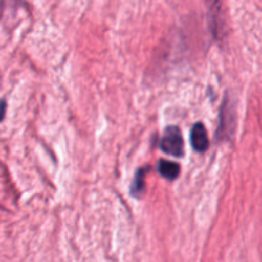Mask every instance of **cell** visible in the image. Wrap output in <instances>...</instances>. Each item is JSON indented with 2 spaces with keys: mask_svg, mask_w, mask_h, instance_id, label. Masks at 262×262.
<instances>
[{
  "mask_svg": "<svg viewBox=\"0 0 262 262\" xmlns=\"http://www.w3.org/2000/svg\"><path fill=\"white\" fill-rule=\"evenodd\" d=\"M160 147L164 152L169 154V155L177 156V158L183 156L184 143L181 129L178 127H176V125H171V127L166 128L163 138H161Z\"/></svg>",
  "mask_w": 262,
  "mask_h": 262,
  "instance_id": "6da1fadb",
  "label": "cell"
},
{
  "mask_svg": "<svg viewBox=\"0 0 262 262\" xmlns=\"http://www.w3.org/2000/svg\"><path fill=\"white\" fill-rule=\"evenodd\" d=\"M191 142L192 146L199 152H204L209 148V137H207V130L201 122L196 123L192 128L191 132Z\"/></svg>",
  "mask_w": 262,
  "mask_h": 262,
  "instance_id": "7a4b0ae2",
  "label": "cell"
},
{
  "mask_svg": "<svg viewBox=\"0 0 262 262\" xmlns=\"http://www.w3.org/2000/svg\"><path fill=\"white\" fill-rule=\"evenodd\" d=\"M159 171L164 178L173 181V179L178 178L179 173H181V166L173 161L160 160L159 161Z\"/></svg>",
  "mask_w": 262,
  "mask_h": 262,
  "instance_id": "3957f363",
  "label": "cell"
},
{
  "mask_svg": "<svg viewBox=\"0 0 262 262\" xmlns=\"http://www.w3.org/2000/svg\"><path fill=\"white\" fill-rule=\"evenodd\" d=\"M143 177H145V174H143V169H140V170L137 171V174H136V178L135 181H133V186H132V193L133 194H138V193H142L143 191V187H145V183H143Z\"/></svg>",
  "mask_w": 262,
  "mask_h": 262,
  "instance_id": "277c9868",
  "label": "cell"
},
{
  "mask_svg": "<svg viewBox=\"0 0 262 262\" xmlns=\"http://www.w3.org/2000/svg\"><path fill=\"white\" fill-rule=\"evenodd\" d=\"M5 101L4 100H2V101H0V122H2L3 120V118H4V115H5Z\"/></svg>",
  "mask_w": 262,
  "mask_h": 262,
  "instance_id": "5b68a950",
  "label": "cell"
}]
</instances>
